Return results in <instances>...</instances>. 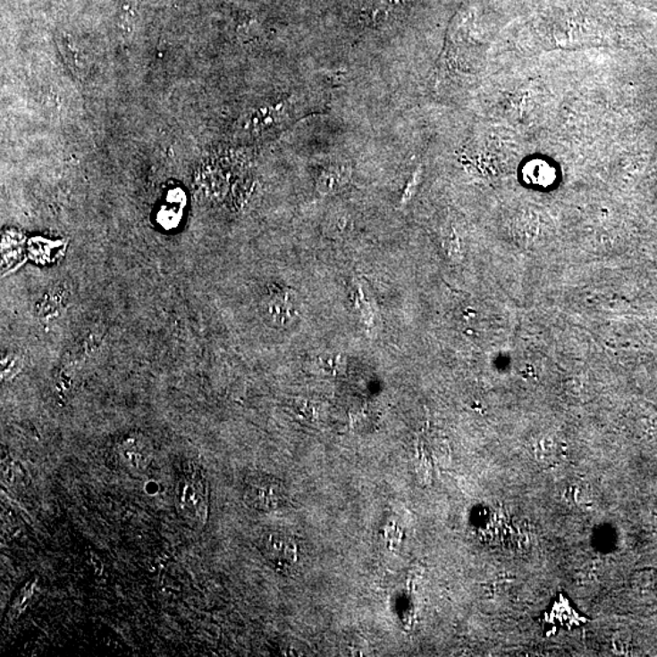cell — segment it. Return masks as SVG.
Segmentation results:
<instances>
[{
    "label": "cell",
    "mask_w": 657,
    "mask_h": 657,
    "mask_svg": "<svg viewBox=\"0 0 657 657\" xmlns=\"http://www.w3.org/2000/svg\"><path fill=\"white\" fill-rule=\"evenodd\" d=\"M175 501L181 517L204 527L210 515V490L198 465H185L175 487Z\"/></svg>",
    "instance_id": "cell-1"
},
{
    "label": "cell",
    "mask_w": 657,
    "mask_h": 657,
    "mask_svg": "<svg viewBox=\"0 0 657 657\" xmlns=\"http://www.w3.org/2000/svg\"><path fill=\"white\" fill-rule=\"evenodd\" d=\"M244 501L251 509L269 513L285 503L284 484L278 478L268 475H255L248 477L244 486Z\"/></svg>",
    "instance_id": "cell-3"
},
{
    "label": "cell",
    "mask_w": 657,
    "mask_h": 657,
    "mask_svg": "<svg viewBox=\"0 0 657 657\" xmlns=\"http://www.w3.org/2000/svg\"><path fill=\"white\" fill-rule=\"evenodd\" d=\"M320 366L329 374H340L345 370V358L340 355L320 357Z\"/></svg>",
    "instance_id": "cell-9"
},
{
    "label": "cell",
    "mask_w": 657,
    "mask_h": 657,
    "mask_svg": "<svg viewBox=\"0 0 657 657\" xmlns=\"http://www.w3.org/2000/svg\"><path fill=\"white\" fill-rule=\"evenodd\" d=\"M261 552L268 564L282 575L292 574L301 562L298 542L284 532L271 531L263 535Z\"/></svg>",
    "instance_id": "cell-2"
},
{
    "label": "cell",
    "mask_w": 657,
    "mask_h": 657,
    "mask_svg": "<svg viewBox=\"0 0 657 657\" xmlns=\"http://www.w3.org/2000/svg\"><path fill=\"white\" fill-rule=\"evenodd\" d=\"M350 171L345 167H330L319 178L318 188L322 193L338 190L349 181Z\"/></svg>",
    "instance_id": "cell-7"
},
{
    "label": "cell",
    "mask_w": 657,
    "mask_h": 657,
    "mask_svg": "<svg viewBox=\"0 0 657 657\" xmlns=\"http://www.w3.org/2000/svg\"><path fill=\"white\" fill-rule=\"evenodd\" d=\"M292 303L289 292L276 291L265 301L268 318L276 325L288 324L291 320Z\"/></svg>",
    "instance_id": "cell-6"
},
{
    "label": "cell",
    "mask_w": 657,
    "mask_h": 657,
    "mask_svg": "<svg viewBox=\"0 0 657 657\" xmlns=\"http://www.w3.org/2000/svg\"><path fill=\"white\" fill-rule=\"evenodd\" d=\"M119 456L128 469L144 471L153 460V447L143 434H130L121 441Z\"/></svg>",
    "instance_id": "cell-5"
},
{
    "label": "cell",
    "mask_w": 657,
    "mask_h": 657,
    "mask_svg": "<svg viewBox=\"0 0 657 657\" xmlns=\"http://www.w3.org/2000/svg\"><path fill=\"white\" fill-rule=\"evenodd\" d=\"M36 581L29 582L22 588L16 601H13L12 610H10V615L13 619H18L23 610L27 608L29 601H31L33 592H35Z\"/></svg>",
    "instance_id": "cell-8"
},
{
    "label": "cell",
    "mask_w": 657,
    "mask_h": 657,
    "mask_svg": "<svg viewBox=\"0 0 657 657\" xmlns=\"http://www.w3.org/2000/svg\"><path fill=\"white\" fill-rule=\"evenodd\" d=\"M20 366H21V364H20L18 357H6V358L3 360V376L10 377L12 375H15V374L19 372Z\"/></svg>",
    "instance_id": "cell-10"
},
{
    "label": "cell",
    "mask_w": 657,
    "mask_h": 657,
    "mask_svg": "<svg viewBox=\"0 0 657 657\" xmlns=\"http://www.w3.org/2000/svg\"><path fill=\"white\" fill-rule=\"evenodd\" d=\"M57 46H59L60 55L63 57V63L71 71V73L76 79H87L90 70H92V54L88 52L82 44H80L72 37L67 35L59 37Z\"/></svg>",
    "instance_id": "cell-4"
}]
</instances>
